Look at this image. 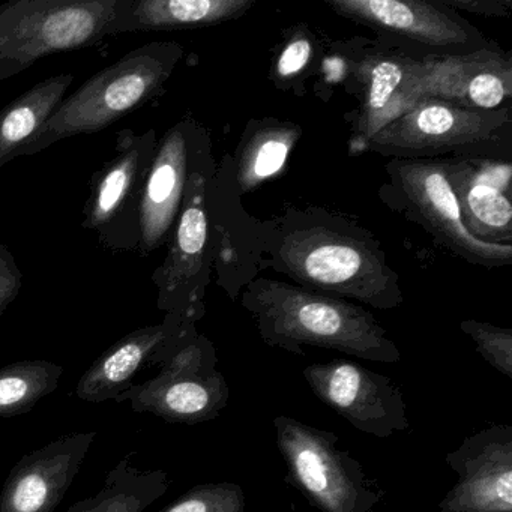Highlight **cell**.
Instances as JSON below:
<instances>
[{
  "label": "cell",
  "instance_id": "cell-4",
  "mask_svg": "<svg viewBox=\"0 0 512 512\" xmlns=\"http://www.w3.org/2000/svg\"><path fill=\"white\" fill-rule=\"evenodd\" d=\"M119 0H11L0 5V80L47 56L98 46Z\"/></svg>",
  "mask_w": 512,
  "mask_h": 512
},
{
  "label": "cell",
  "instance_id": "cell-8",
  "mask_svg": "<svg viewBox=\"0 0 512 512\" xmlns=\"http://www.w3.org/2000/svg\"><path fill=\"white\" fill-rule=\"evenodd\" d=\"M509 131V109L485 112L424 100L386 125L364 149L392 155L397 160H415L448 152L467 154L499 146Z\"/></svg>",
  "mask_w": 512,
  "mask_h": 512
},
{
  "label": "cell",
  "instance_id": "cell-6",
  "mask_svg": "<svg viewBox=\"0 0 512 512\" xmlns=\"http://www.w3.org/2000/svg\"><path fill=\"white\" fill-rule=\"evenodd\" d=\"M217 364L214 344L196 332L160 365L157 376L131 386L115 403L128 401L134 412L149 413L169 424L212 421L230 398L226 377Z\"/></svg>",
  "mask_w": 512,
  "mask_h": 512
},
{
  "label": "cell",
  "instance_id": "cell-25",
  "mask_svg": "<svg viewBox=\"0 0 512 512\" xmlns=\"http://www.w3.org/2000/svg\"><path fill=\"white\" fill-rule=\"evenodd\" d=\"M247 500L241 485L208 482L194 485L158 512H245Z\"/></svg>",
  "mask_w": 512,
  "mask_h": 512
},
{
  "label": "cell",
  "instance_id": "cell-3",
  "mask_svg": "<svg viewBox=\"0 0 512 512\" xmlns=\"http://www.w3.org/2000/svg\"><path fill=\"white\" fill-rule=\"evenodd\" d=\"M275 266L304 289L355 299L379 310L403 304L395 272L367 242L329 227L290 230L275 248Z\"/></svg>",
  "mask_w": 512,
  "mask_h": 512
},
{
  "label": "cell",
  "instance_id": "cell-23",
  "mask_svg": "<svg viewBox=\"0 0 512 512\" xmlns=\"http://www.w3.org/2000/svg\"><path fill=\"white\" fill-rule=\"evenodd\" d=\"M64 367L55 362L34 359L0 368V419L31 412L61 383Z\"/></svg>",
  "mask_w": 512,
  "mask_h": 512
},
{
  "label": "cell",
  "instance_id": "cell-22",
  "mask_svg": "<svg viewBox=\"0 0 512 512\" xmlns=\"http://www.w3.org/2000/svg\"><path fill=\"white\" fill-rule=\"evenodd\" d=\"M134 452L125 455L104 479L95 496L73 503L65 512H145L170 488L166 470H142L134 464Z\"/></svg>",
  "mask_w": 512,
  "mask_h": 512
},
{
  "label": "cell",
  "instance_id": "cell-26",
  "mask_svg": "<svg viewBox=\"0 0 512 512\" xmlns=\"http://www.w3.org/2000/svg\"><path fill=\"white\" fill-rule=\"evenodd\" d=\"M461 331L475 343L479 355L503 376L512 379V329L499 328L491 323L464 320Z\"/></svg>",
  "mask_w": 512,
  "mask_h": 512
},
{
  "label": "cell",
  "instance_id": "cell-10",
  "mask_svg": "<svg viewBox=\"0 0 512 512\" xmlns=\"http://www.w3.org/2000/svg\"><path fill=\"white\" fill-rule=\"evenodd\" d=\"M388 170L407 209L440 244L473 265L491 268L511 263V245L481 241L466 229L445 164L395 160Z\"/></svg>",
  "mask_w": 512,
  "mask_h": 512
},
{
  "label": "cell",
  "instance_id": "cell-11",
  "mask_svg": "<svg viewBox=\"0 0 512 512\" xmlns=\"http://www.w3.org/2000/svg\"><path fill=\"white\" fill-rule=\"evenodd\" d=\"M313 394L355 430L389 439L409 428L406 401L397 383L347 359L304 368Z\"/></svg>",
  "mask_w": 512,
  "mask_h": 512
},
{
  "label": "cell",
  "instance_id": "cell-9",
  "mask_svg": "<svg viewBox=\"0 0 512 512\" xmlns=\"http://www.w3.org/2000/svg\"><path fill=\"white\" fill-rule=\"evenodd\" d=\"M208 176L197 164L188 176L181 212L170 238L169 253L155 269L158 310L196 325L205 316L208 281Z\"/></svg>",
  "mask_w": 512,
  "mask_h": 512
},
{
  "label": "cell",
  "instance_id": "cell-15",
  "mask_svg": "<svg viewBox=\"0 0 512 512\" xmlns=\"http://www.w3.org/2000/svg\"><path fill=\"white\" fill-rule=\"evenodd\" d=\"M194 323L185 322L175 314H166L158 325L145 326L116 341L80 377L76 395L86 403L115 401L134 385L146 365H158L196 334Z\"/></svg>",
  "mask_w": 512,
  "mask_h": 512
},
{
  "label": "cell",
  "instance_id": "cell-14",
  "mask_svg": "<svg viewBox=\"0 0 512 512\" xmlns=\"http://www.w3.org/2000/svg\"><path fill=\"white\" fill-rule=\"evenodd\" d=\"M95 439L97 431L65 434L23 455L2 487L0 512H55Z\"/></svg>",
  "mask_w": 512,
  "mask_h": 512
},
{
  "label": "cell",
  "instance_id": "cell-12",
  "mask_svg": "<svg viewBox=\"0 0 512 512\" xmlns=\"http://www.w3.org/2000/svg\"><path fill=\"white\" fill-rule=\"evenodd\" d=\"M458 475L440 512H512V427L491 425L445 457Z\"/></svg>",
  "mask_w": 512,
  "mask_h": 512
},
{
  "label": "cell",
  "instance_id": "cell-2",
  "mask_svg": "<svg viewBox=\"0 0 512 512\" xmlns=\"http://www.w3.org/2000/svg\"><path fill=\"white\" fill-rule=\"evenodd\" d=\"M182 55L184 49L169 41L131 50L65 97L23 157L37 155L68 137L100 133L116 124L163 91Z\"/></svg>",
  "mask_w": 512,
  "mask_h": 512
},
{
  "label": "cell",
  "instance_id": "cell-18",
  "mask_svg": "<svg viewBox=\"0 0 512 512\" xmlns=\"http://www.w3.org/2000/svg\"><path fill=\"white\" fill-rule=\"evenodd\" d=\"M335 13L373 28L418 41L424 46L466 47L475 41L460 22L422 0H329Z\"/></svg>",
  "mask_w": 512,
  "mask_h": 512
},
{
  "label": "cell",
  "instance_id": "cell-5",
  "mask_svg": "<svg viewBox=\"0 0 512 512\" xmlns=\"http://www.w3.org/2000/svg\"><path fill=\"white\" fill-rule=\"evenodd\" d=\"M286 482L320 512H371L385 491L368 478L361 463L338 448L332 431L292 416L274 418Z\"/></svg>",
  "mask_w": 512,
  "mask_h": 512
},
{
  "label": "cell",
  "instance_id": "cell-16",
  "mask_svg": "<svg viewBox=\"0 0 512 512\" xmlns=\"http://www.w3.org/2000/svg\"><path fill=\"white\" fill-rule=\"evenodd\" d=\"M416 92L469 110H499L512 94V64L497 53L442 56L418 61Z\"/></svg>",
  "mask_w": 512,
  "mask_h": 512
},
{
  "label": "cell",
  "instance_id": "cell-13",
  "mask_svg": "<svg viewBox=\"0 0 512 512\" xmlns=\"http://www.w3.org/2000/svg\"><path fill=\"white\" fill-rule=\"evenodd\" d=\"M200 133L191 122L181 121L158 142L146 175L140 202V257L163 247L172 238L181 212L191 170L199 164Z\"/></svg>",
  "mask_w": 512,
  "mask_h": 512
},
{
  "label": "cell",
  "instance_id": "cell-7",
  "mask_svg": "<svg viewBox=\"0 0 512 512\" xmlns=\"http://www.w3.org/2000/svg\"><path fill=\"white\" fill-rule=\"evenodd\" d=\"M157 146L154 130L124 128L116 134L115 155L89 182L82 226L112 253H137L143 185Z\"/></svg>",
  "mask_w": 512,
  "mask_h": 512
},
{
  "label": "cell",
  "instance_id": "cell-29",
  "mask_svg": "<svg viewBox=\"0 0 512 512\" xmlns=\"http://www.w3.org/2000/svg\"><path fill=\"white\" fill-rule=\"evenodd\" d=\"M436 5L485 17L511 16V0H436Z\"/></svg>",
  "mask_w": 512,
  "mask_h": 512
},
{
  "label": "cell",
  "instance_id": "cell-21",
  "mask_svg": "<svg viewBox=\"0 0 512 512\" xmlns=\"http://www.w3.org/2000/svg\"><path fill=\"white\" fill-rule=\"evenodd\" d=\"M73 83L70 73L50 77L0 109V170L23 157Z\"/></svg>",
  "mask_w": 512,
  "mask_h": 512
},
{
  "label": "cell",
  "instance_id": "cell-19",
  "mask_svg": "<svg viewBox=\"0 0 512 512\" xmlns=\"http://www.w3.org/2000/svg\"><path fill=\"white\" fill-rule=\"evenodd\" d=\"M416 67L418 61L385 56L362 64L365 98L356 121L353 148L364 149L386 125L422 103L416 92Z\"/></svg>",
  "mask_w": 512,
  "mask_h": 512
},
{
  "label": "cell",
  "instance_id": "cell-27",
  "mask_svg": "<svg viewBox=\"0 0 512 512\" xmlns=\"http://www.w3.org/2000/svg\"><path fill=\"white\" fill-rule=\"evenodd\" d=\"M23 287V274L14 254L0 242V316L16 301Z\"/></svg>",
  "mask_w": 512,
  "mask_h": 512
},
{
  "label": "cell",
  "instance_id": "cell-17",
  "mask_svg": "<svg viewBox=\"0 0 512 512\" xmlns=\"http://www.w3.org/2000/svg\"><path fill=\"white\" fill-rule=\"evenodd\" d=\"M445 167L466 229L481 241L511 245V164L470 157L446 163Z\"/></svg>",
  "mask_w": 512,
  "mask_h": 512
},
{
  "label": "cell",
  "instance_id": "cell-20",
  "mask_svg": "<svg viewBox=\"0 0 512 512\" xmlns=\"http://www.w3.org/2000/svg\"><path fill=\"white\" fill-rule=\"evenodd\" d=\"M253 7V0H119L109 37L208 28L238 19Z\"/></svg>",
  "mask_w": 512,
  "mask_h": 512
},
{
  "label": "cell",
  "instance_id": "cell-24",
  "mask_svg": "<svg viewBox=\"0 0 512 512\" xmlns=\"http://www.w3.org/2000/svg\"><path fill=\"white\" fill-rule=\"evenodd\" d=\"M299 131L284 125H272L257 131L242 151L238 164V185L242 193L277 175L298 140Z\"/></svg>",
  "mask_w": 512,
  "mask_h": 512
},
{
  "label": "cell",
  "instance_id": "cell-1",
  "mask_svg": "<svg viewBox=\"0 0 512 512\" xmlns=\"http://www.w3.org/2000/svg\"><path fill=\"white\" fill-rule=\"evenodd\" d=\"M268 346L305 355L302 346L395 364L401 353L373 314L352 302L281 281H251L242 296Z\"/></svg>",
  "mask_w": 512,
  "mask_h": 512
},
{
  "label": "cell",
  "instance_id": "cell-28",
  "mask_svg": "<svg viewBox=\"0 0 512 512\" xmlns=\"http://www.w3.org/2000/svg\"><path fill=\"white\" fill-rule=\"evenodd\" d=\"M311 52H313V47L307 37H293L278 58V76L281 79H287V77L301 73L310 61Z\"/></svg>",
  "mask_w": 512,
  "mask_h": 512
}]
</instances>
